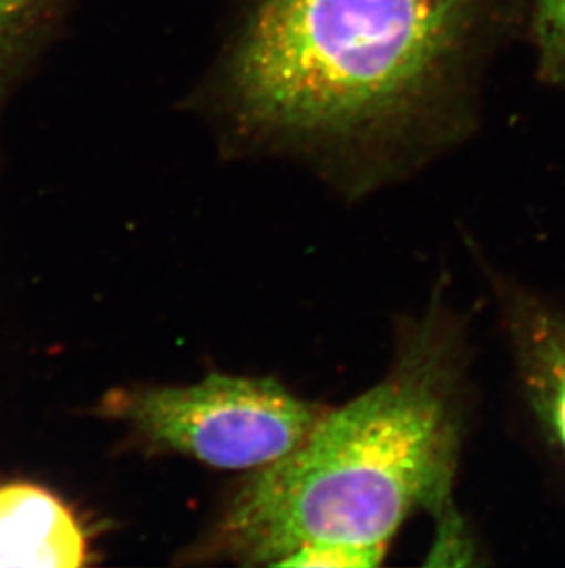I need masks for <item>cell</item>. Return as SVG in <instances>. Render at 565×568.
Returning <instances> with one entry per match:
<instances>
[{
  "instance_id": "cell-1",
  "label": "cell",
  "mask_w": 565,
  "mask_h": 568,
  "mask_svg": "<svg viewBox=\"0 0 565 568\" xmlns=\"http://www.w3.org/2000/svg\"><path fill=\"white\" fill-rule=\"evenodd\" d=\"M481 0H232L198 108L235 144L369 184L446 124Z\"/></svg>"
},
{
  "instance_id": "cell-2",
  "label": "cell",
  "mask_w": 565,
  "mask_h": 568,
  "mask_svg": "<svg viewBox=\"0 0 565 568\" xmlns=\"http://www.w3.org/2000/svg\"><path fill=\"white\" fill-rule=\"evenodd\" d=\"M466 399L463 332L435 304L399 333L388 376L250 473L182 564L279 567L307 547L388 548L417 511L455 514Z\"/></svg>"
},
{
  "instance_id": "cell-3",
  "label": "cell",
  "mask_w": 565,
  "mask_h": 568,
  "mask_svg": "<svg viewBox=\"0 0 565 568\" xmlns=\"http://www.w3.org/2000/svg\"><path fill=\"white\" fill-rule=\"evenodd\" d=\"M97 413L127 425L150 453L256 471L304 444L329 408L294 396L278 381L212 374L197 385L109 392Z\"/></svg>"
},
{
  "instance_id": "cell-4",
  "label": "cell",
  "mask_w": 565,
  "mask_h": 568,
  "mask_svg": "<svg viewBox=\"0 0 565 568\" xmlns=\"http://www.w3.org/2000/svg\"><path fill=\"white\" fill-rule=\"evenodd\" d=\"M494 290L523 402L565 466V304L511 280Z\"/></svg>"
},
{
  "instance_id": "cell-5",
  "label": "cell",
  "mask_w": 565,
  "mask_h": 568,
  "mask_svg": "<svg viewBox=\"0 0 565 568\" xmlns=\"http://www.w3.org/2000/svg\"><path fill=\"white\" fill-rule=\"evenodd\" d=\"M89 542L75 515L35 484L0 486V568H75Z\"/></svg>"
},
{
  "instance_id": "cell-6",
  "label": "cell",
  "mask_w": 565,
  "mask_h": 568,
  "mask_svg": "<svg viewBox=\"0 0 565 568\" xmlns=\"http://www.w3.org/2000/svg\"><path fill=\"white\" fill-rule=\"evenodd\" d=\"M388 548L347 547V545H321L301 548L288 556L279 567H379Z\"/></svg>"
},
{
  "instance_id": "cell-7",
  "label": "cell",
  "mask_w": 565,
  "mask_h": 568,
  "mask_svg": "<svg viewBox=\"0 0 565 568\" xmlns=\"http://www.w3.org/2000/svg\"><path fill=\"white\" fill-rule=\"evenodd\" d=\"M55 0H0V72L10 63L22 38Z\"/></svg>"
},
{
  "instance_id": "cell-8",
  "label": "cell",
  "mask_w": 565,
  "mask_h": 568,
  "mask_svg": "<svg viewBox=\"0 0 565 568\" xmlns=\"http://www.w3.org/2000/svg\"><path fill=\"white\" fill-rule=\"evenodd\" d=\"M534 6L545 67L565 78V0H534Z\"/></svg>"
}]
</instances>
